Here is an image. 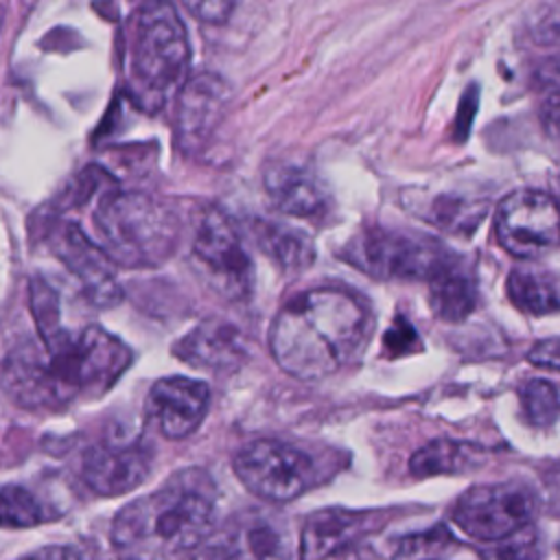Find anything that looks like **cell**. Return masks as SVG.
Instances as JSON below:
<instances>
[{
	"label": "cell",
	"mask_w": 560,
	"mask_h": 560,
	"mask_svg": "<svg viewBox=\"0 0 560 560\" xmlns=\"http://www.w3.org/2000/svg\"><path fill=\"white\" fill-rule=\"evenodd\" d=\"M131 348L101 326L57 330L15 350L4 365L7 392L28 409H59L105 394L129 368Z\"/></svg>",
	"instance_id": "6da1fadb"
},
{
	"label": "cell",
	"mask_w": 560,
	"mask_h": 560,
	"mask_svg": "<svg viewBox=\"0 0 560 560\" xmlns=\"http://www.w3.org/2000/svg\"><path fill=\"white\" fill-rule=\"evenodd\" d=\"M370 328V311L354 293L315 287L282 304L269 328V348L287 374L317 381L354 361Z\"/></svg>",
	"instance_id": "7a4b0ae2"
},
{
	"label": "cell",
	"mask_w": 560,
	"mask_h": 560,
	"mask_svg": "<svg viewBox=\"0 0 560 560\" xmlns=\"http://www.w3.org/2000/svg\"><path fill=\"white\" fill-rule=\"evenodd\" d=\"M217 488L199 468L177 470L166 483L122 505L109 529L120 560H166L199 549L214 532Z\"/></svg>",
	"instance_id": "3957f363"
},
{
	"label": "cell",
	"mask_w": 560,
	"mask_h": 560,
	"mask_svg": "<svg viewBox=\"0 0 560 560\" xmlns=\"http://www.w3.org/2000/svg\"><path fill=\"white\" fill-rule=\"evenodd\" d=\"M94 225L112 262L131 269L166 262L182 234L175 212L138 190L105 192L94 210Z\"/></svg>",
	"instance_id": "277c9868"
},
{
	"label": "cell",
	"mask_w": 560,
	"mask_h": 560,
	"mask_svg": "<svg viewBox=\"0 0 560 560\" xmlns=\"http://www.w3.org/2000/svg\"><path fill=\"white\" fill-rule=\"evenodd\" d=\"M190 44L177 9L168 2H147L129 22V81L136 98L158 109L188 81Z\"/></svg>",
	"instance_id": "5b68a950"
},
{
	"label": "cell",
	"mask_w": 560,
	"mask_h": 560,
	"mask_svg": "<svg viewBox=\"0 0 560 560\" xmlns=\"http://www.w3.org/2000/svg\"><path fill=\"white\" fill-rule=\"evenodd\" d=\"M339 256L376 280L429 282L453 254L427 234L376 225L357 232Z\"/></svg>",
	"instance_id": "8992f818"
},
{
	"label": "cell",
	"mask_w": 560,
	"mask_h": 560,
	"mask_svg": "<svg viewBox=\"0 0 560 560\" xmlns=\"http://www.w3.org/2000/svg\"><path fill=\"white\" fill-rule=\"evenodd\" d=\"M238 481L258 499L269 503H289L315 483L313 457L280 440H254L234 455Z\"/></svg>",
	"instance_id": "52a82bcc"
},
{
	"label": "cell",
	"mask_w": 560,
	"mask_h": 560,
	"mask_svg": "<svg viewBox=\"0 0 560 560\" xmlns=\"http://www.w3.org/2000/svg\"><path fill=\"white\" fill-rule=\"evenodd\" d=\"M536 492L521 481L472 486L453 505L455 525L475 540H505L532 525Z\"/></svg>",
	"instance_id": "ba28073f"
},
{
	"label": "cell",
	"mask_w": 560,
	"mask_h": 560,
	"mask_svg": "<svg viewBox=\"0 0 560 560\" xmlns=\"http://www.w3.org/2000/svg\"><path fill=\"white\" fill-rule=\"evenodd\" d=\"M192 258L201 278L219 295L241 300L249 293L254 278L252 258L234 221L221 208H210L201 214L192 238Z\"/></svg>",
	"instance_id": "9c48e42d"
},
{
	"label": "cell",
	"mask_w": 560,
	"mask_h": 560,
	"mask_svg": "<svg viewBox=\"0 0 560 560\" xmlns=\"http://www.w3.org/2000/svg\"><path fill=\"white\" fill-rule=\"evenodd\" d=\"M499 245L516 258H540L560 243V206L540 190H514L494 212Z\"/></svg>",
	"instance_id": "30bf717a"
},
{
	"label": "cell",
	"mask_w": 560,
	"mask_h": 560,
	"mask_svg": "<svg viewBox=\"0 0 560 560\" xmlns=\"http://www.w3.org/2000/svg\"><path fill=\"white\" fill-rule=\"evenodd\" d=\"M376 516L343 508L313 512L300 534V560H370Z\"/></svg>",
	"instance_id": "8fae6325"
},
{
	"label": "cell",
	"mask_w": 560,
	"mask_h": 560,
	"mask_svg": "<svg viewBox=\"0 0 560 560\" xmlns=\"http://www.w3.org/2000/svg\"><path fill=\"white\" fill-rule=\"evenodd\" d=\"M48 247L66 269L81 280L83 293L92 304L107 308L122 300V289L116 280L112 258L77 223H57L48 232Z\"/></svg>",
	"instance_id": "7c38bea8"
},
{
	"label": "cell",
	"mask_w": 560,
	"mask_h": 560,
	"mask_svg": "<svg viewBox=\"0 0 560 560\" xmlns=\"http://www.w3.org/2000/svg\"><path fill=\"white\" fill-rule=\"evenodd\" d=\"M230 96V85L214 72H199L182 85L175 109V133L186 153L199 151L210 140L225 116Z\"/></svg>",
	"instance_id": "4fadbf2b"
},
{
	"label": "cell",
	"mask_w": 560,
	"mask_h": 560,
	"mask_svg": "<svg viewBox=\"0 0 560 560\" xmlns=\"http://www.w3.org/2000/svg\"><path fill=\"white\" fill-rule=\"evenodd\" d=\"M210 407V389L190 376H164L153 383L147 396L149 422L168 440H184L195 433Z\"/></svg>",
	"instance_id": "5bb4252c"
},
{
	"label": "cell",
	"mask_w": 560,
	"mask_h": 560,
	"mask_svg": "<svg viewBox=\"0 0 560 560\" xmlns=\"http://www.w3.org/2000/svg\"><path fill=\"white\" fill-rule=\"evenodd\" d=\"M151 464V451L140 442L96 444L83 455L81 477L94 494L120 497L149 477Z\"/></svg>",
	"instance_id": "9a60e30c"
},
{
	"label": "cell",
	"mask_w": 560,
	"mask_h": 560,
	"mask_svg": "<svg viewBox=\"0 0 560 560\" xmlns=\"http://www.w3.org/2000/svg\"><path fill=\"white\" fill-rule=\"evenodd\" d=\"M282 540L273 523L256 512L234 514L199 547L195 560H280Z\"/></svg>",
	"instance_id": "2e32d148"
},
{
	"label": "cell",
	"mask_w": 560,
	"mask_h": 560,
	"mask_svg": "<svg viewBox=\"0 0 560 560\" xmlns=\"http://www.w3.org/2000/svg\"><path fill=\"white\" fill-rule=\"evenodd\" d=\"M173 354L199 370H236L247 359V343L236 326L223 319H206L175 341Z\"/></svg>",
	"instance_id": "e0dca14e"
},
{
	"label": "cell",
	"mask_w": 560,
	"mask_h": 560,
	"mask_svg": "<svg viewBox=\"0 0 560 560\" xmlns=\"http://www.w3.org/2000/svg\"><path fill=\"white\" fill-rule=\"evenodd\" d=\"M262 186L271 203L298 219H311L326 210V190L322 182L302 164L271 162L262 173Z\"/></svg>",
	"instance_id": "ac0fdd59"
},
{
	"label": "cell",
	"mask_w": 560,
	"mask_h": 560,
	"mask_svg": "<svg viewBox=\"0 0 560 560\" xmlns=\"http://www.w3.org/2000/svg\"><path fill=\"white\" fill-rule=\"evenodd\" d=\"M477 304V282L459 256H451L429 280V306L446 322L466 319Z\"/></svg>",
	"instance_id": "d6986e66"
},
{
	"label": "cell",
	"mask_w": 560,
	"mask_h": 560,
	"mask_svg": "<svg viewBox=\"0 0 560 560\" xmlns=\"http://www.w3.org/2000/svg\"><path fill=\"white\" fill-rule=\"evenodd\" d=\"M249 232L258 249H262L284 271H300L308 267L315 258L313 241L300 230L273 221H252Z\"/></svg>",
	"instance_id": "ffe728a7"
},
{
	"label": "cell",
	"mask_w": 560,
	"mask_h": 560,
	"mask_svg": "<svg viewBox=\"0 0 560 560\" xmlns=\"http://www.w3.org/2000/svg\"><path fill=\"white\" fill-rule=\"evenodd\" d=\"M483 453L479 446L455 440H431L420 446L411 459L409 468L416 477H433V475H462L475 466H479Z\"/></svg>",
	"instance_id": "44dd1931"
},
{
	"label": "cell",
	"mask_w": 560,
	"mask_h": 560,
	"mask_svg": "<svg viewBox=\"0 0 560 560\" xmlns=\"http://www.w3.org/2000/svg\"><path fill=\"white\" fill-rule=\"evenodd\" d=\"M510 302L529 315H549L560 311V291L553 278L536 267H514L508 276Z\"/></svg>",
	"instance_id": "7402d4cb"
},
{
	"label": "cell",
	"mask_w": 560,
	"mask_h": 560,
	"mask_svg": "<svg viewBox=\"0 0 560 560\" xmlns=\"http://www.w3.org/2000/svg\"><path fill=\"white\" fill-rule=\"evenodd\" d=\"M48 508L20 483H0V527L24 529L46 523Z\"/></svg>",
	"instance_id": "603a6c76"
},
{
	"label": "cell",
	"mask_w": 560,
	"mask_h": 560,
	"mask_svg": "<svg viewBox=\"0 0 560 560\" xmlns=\"http://www.w3.org/2000/svg\"><path fill=\"white\" fill-rule=\"evenodd\" d=\"M429 221L442 225L448 232H472L486 214V203L475 197L442 195L429 206Z\"/></svg>",
	"instance_id": "cb8c5ba5"
},
{
	"label": "cell",
	"mask_w": 560,
	"mask_h": 560,
	"mask_svg": "<svg viewBox=\"0 0 560 560\" xmlns=\"http://www.w3.org/2000/svg\"><path fill=\"white\" fill-rule=\"evenodd\" d=\"M518 400L527 422L534 427H549L560 416V394L542 378L525 381L518 387Z\"/></svg>",
	"instance_id": "d4e9b609"
},
{
	"label": "cell",
	"mask_w": 560,
	"mask_h": 560,
	"mask_svg": "<svg viewBox=\"0 0 560 560\" xmlns=\"http://www.w3.org/2000/svg\"><path fill=\"white\" fill-rule=\"evenodd\" d=\"M31 304L35 313V322L42 330V337H48L59 330L57 324V295L46 282H33L31 284Z\"/></svg>",
	"instance_id": "484cf974"
},
{
	"label": "cell",
	"mask_w": 560,
	"mask_h": 560,
	"mask_svg": "<svg viewBox=\"0 0 560 560\" xmlns=\"http://www.w3.org/2000/svg\"><path fill=\"white\" fill-rule=\"evenodd\" d=\"M529 37L540 46H560V4H542L529 15Z\"/></svg>",
	"instance_id": "4316f807"
},
{
	"label": "cell",
	"mask_w": 560,
	"mask_h": 560,
	"mask_svg": "<svg viewBox=\"0 0 560 560\" xmlns=\"http://www.w3.org/2000/svg\"><path fill=\"white\" fill-rule=\"evenodd\" d=\"M497 556L501 560H538L540 551H538V542H536V534H534L532 525L516 532L514 536L501 540Z\"/></svg>",
	"instance_id": "83f0119b"
},
{
	"label": "cell",
	"mask_w": 560,
	"mask_h": 560,
	"mask_svg": "<svg viewBox=\"0 0 560 560\" xmlns=\"http://www.w3.org/2000/svg\"><path fill=\"white\" fill-rule=\"evenodd\" d=\"M383 343H385L389 357L416 352V350L422 348V341L418 339L413 326H411L405 317H398V319L392 324V328L385 332Z\"/></svg>",
	"instance_id": "f1b7e54d"
},
{
	"label": "cell",
	"mask_w": 560,
	"mask_h": 560,
	"mask_svg": "<svg viewBox=\"0 0 560 560\" xmlns=\"http://www.w3.org/2000/svg\"><path fill=\"white\" fill-rule=\"evenodd\" d=\"M184 9L201 20V22H210V24H219L225 22L228 15L234 11V2L228 0H199V2H184Z\"/></svg>",
	"instance_id": "f546056e"
},
{
	"label": "cell",
	"mask_w": 560,
	"mask_h": 560,
	"mask_svg": "<svg viewBox=\"0 0 560 560\" xmlns=\"http://www.w3.org/2000/svg\"><path fill=\"white\" fill-rule=\"evenodd\" d=\"M527 359L536 365H542V368H549V370H558L560 372V337L556 339H545V341H538Z\"/></svg>",
	"instance_id": "4dcf8cb0"
},
{
	"label": "cell",
	"mask_w": 560,
	"mask_h": 560,
	"mask_svg": "<svg viewBox=\"0 0 560 560\" xmlns=\"http://www.w3.org/2000/svg\"><path fill=\"white\" fill-rule=\"evenodd\" d=\"M20 560H85V556L79 549H74V547L50 545V547L33 551L28 556H22Z\"/></svg>",
	"instance_id": "1f68e13d"
},
{
	"label": "cell",
	"mask_w": 560,
	"mask_h": 560,
	"mask_svg": "<svg viewBox=\"0 0 560 560\" xmlns=\"http://www.w3.org/2000/svg\"><path fill=\"white\" fill-rule=\"evenodd\" d=\"M542 127L551 138H560V92H553L542 105Z\"/></svg>",
	"instance_id": "d6a6232c"
},
{
	"label": "cell",
	"mask_w": 560,
	"mask_h": 560,
	"mask_svg": "<svg viewBox=\"0 0 560 560\" xmlns=\"http://www.w3.org/2000/svg\"><path fill=\"white\" fill-rule=\"evenodd\" d=\"M538 81L545 85H551L560 92V52L545 59L538 68Z\"/></svg>",
	"instance_id": "836d02e7"
},
{
	"label": "cell",
	"mask_w": 560,
	"mask_h": 560,
	"mask_svg": "<svg viewBox=\"0 0 560 560\" xmlns=\"http://www.w3.org/2000/svg\"><path fill=\"white\" fill-rule=\"evenodd\" d=\"M2 15H4V13H2V9H0V26H2Z\"/></svg>",
	"instance_id": "e575fe53"
},
{
	"label": "cell",
	"mask_w": 560,
	"mask_h": 560,
	"mask_svg": "<svg viewBox=\"0 0 560 560\" xmlns=\"http://www.w3.org/2000/svg\"><path fill=\"white\" fill-rule=\"evenodd\" d=\"M558 492H560V472H558Z\"/></svg>",
	"instance_id": "d590c367"
},
{
	"label": "cell",
	"mask_w": 560,
	"mask_h": 560,
	"mask_svg": "<svg viewBox=\"0 0 560 560\" xmlns=\"http://www.w3.org/2000/svg\"><path fill=\"white\" fill-rule=\"evenodd\" d=\"M558 560H560V542H558Z\"/></svg>",
	"instance_id": "8d00e7d4"
}]
</instances>
